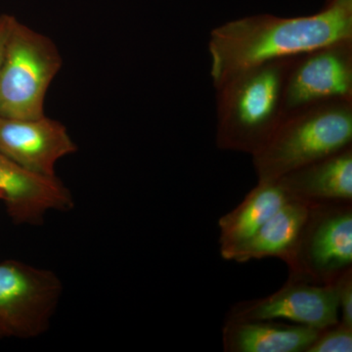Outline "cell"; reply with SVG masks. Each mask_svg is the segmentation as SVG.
I'll use <instances>...</instances> for the list:
<instances>
[{
    "label": "cell",
    "instance_id": "obj_1",
    "mask_svg": "<svg viewBox=\"0 0 352 352\" xmlns=\"http://www.w3.org/2000/svg\"><path fill=\"white\" fill-rule=\"evenodd\" d=\"M344 39H352V0H327L319 12L302 17L248 16L210 32V76L215 85L241 69Z\"/></svg>",
    "mask_w": 352,
    "mask_h": 352
},
{
    "label": "cell",
    "instance_id": "obj_2",
    "mask_svg": "<svg viewBox=\"0 0 352 352\" xmlns=\"http://www.w3.org/2000/svg\"><path fill=\"white\" fill-rule=\"evenodd\" d=\"M296 56L241 69L214 85L219 149L252 156L267 143L283 120L285 82Z\"/></svg>",
    "mask_w": 352,
    "mask_h": 352
},
{
    "label": "cell",
    "instance_id": "obj_3",
    "mask_svg": "<svg viewBox=\"0 0 352 352\" xmlns=\"http://www.w3.org/2000/svg\"><path fill=\"white\" fill-rule=\"evenodd\" d=\"M352 145V100L325 102L287 116L252 164L258 182H275Z\"/></svg>",
    "mask_w": 352,
    "mask_h": 352
},
{
    "label": "cell",
    "instance_id": "obj_4",
    "mask_svg": "<svg viewBox=\"0 0 352 352\" xmlns=\"http://www.w3.org/2000/svg\"><path fill=\"white\" fill-rule=\"evenodd\" d=\"M62 64L52 39L16 20L0 69V118L43 117L46 92Z\"/></svg>",
    "mask_w": 352,
    "mask_h": 352
},
{
    "label": "cell",
    "instance_id": "obj_5",
    "mask_svg": "<svg viewBox=\"0 0 352 352\" xmlns=\"http://www.w3.org/2000/svg\"><path fill=\"white\" fill-rule=\"evenodd\" d=\"M289 277L332 284L352 268V201L308 203Z\"/></svg>",
    "mask_w": 352,
    "mask_h": 352
},
{
    "label": "cell",
    "instance_id": "obj_6",
    "mask_svg": "<svg viewBox=\"0 0 352 352\" xmlns=\"http://www.w3.org/2000/svg\"><path fill=\"white\" fill-rule=\"evenodd\" d=\"M62 283L52 271L17 261L0 263V314L10 336L43 335L56 310Z\"/></svg>",
    "mask_w": 352,
    "mask_h": 352
},
{
    "label": "cell",
    "instance_id": "obj_7",
    "mask_svg": "<svg viewBox=\"0 0 352 352\" xmlns=\"http://www.w3.org/2000/svg\"><path fill=\"white\" fill-rule=\"evenodd\" d=\"M352 100V39L298 55L285 82L283 119L311 106Z\"/></svg>",
    "mask_w": 352,
    "mask_h": 352
},
{
    "label": "cell",
    "instance_id": "obj_8",
    "mask_svg": "<svg viewBox=\"0 0 352 352\" xmlns=\"http://www.w3.org/2000/svg\"><path fill=\"white\" fill-rule=\"evenodd\" d=\"M226 317L287 320L322 330L340 322L337 289L335 283L314 284L289 276L272 295L237 302Z\"/></svg>",
    "mask_w": 352,
    "mask_h": 352
},
{
    "label": "cell",
    "instance_id": "obj_9",
    "mask_svg": "<svg viewBox=\"0 0 352 352\" xmlns=\"http://www.w3.org/2000/svg\"><path fill=\"white\" fill-rule=\"evenodd\" d=\"M66 126L43 117L32 120L0 118V153L25 170L55 177V166L76 151Z\"/></svg>",
    "mask_w": 352,
    "mask_h": 352
},
{
    "label": "cell",
    "instance_id": "obj_10",
    "mask_svg": "<svg viewBox=\"0 0 352 352\" xmlns=\"http://www.w3.org/2000/svg\"><path fill=\"white\" fill-rule=\"evenodd\" d=\"M0 192L16 224L36 226L50 210L67 212L75 206L64 183L25 170L0 153Z\"/></svg>",
    "mask_w": 352,
    "mask_h": 352
},
{
    "label": "cell",
    "instance_id": "obj_11",
    "mask_svg": "<svg viewBox=\"0 0 352 352\" xmlns=\"http://www.w3.org/2000/svg\"><path fill=\"white\" fill-rule=\"evenodd\" d=\"M291 200L352 201V145L277 179Z\"/></svg>",
    "mask_w": 352,
    "mask_h": 352
},
{
    "label": "cell",
    "instance_id": "obj_12",
    "mask_svg": "<svg viewBox=\"0 0 352 352\" xmlns=\"http://www.w3.org/2000/svg\"><path fill=\"white\" fill-rule=\"evenodd\" d=\"M320 331L278 320L226 317L222 344L226 352H307Z\"/></svg>",
    "mask_w": 352,
    "mask_h": 352
},
{
    "label": "cell",
    "instance_id": "obj_13",
    "mask_svg": "<svg viewBox=\"0 0 352 352\" xmlns=\"http://www.w3.org/2000/svg\"><path fill=\"white\" fill-rule=\"evenodd\" d=\"M289 200L277 180L258 182L237 207L219 220L221 258L229 261L233 252Z\"/></svg>",
    "mask_w": 352,
    "mask_h": 352
},
{
    "label": "cell",
    "instance_id": "obj_14",
    "mask_svg": "<svg viewBox=\"0 0 352 352\" xmlns=\"http://www.w3.org/2000/svg\"><path fill=\"white\" fill-rule=\"evenodd\" d=\"M309 205L289 200L270 217L229 261L245 263L252 259L279 258L291 263L305 226Z\"/></svg>",
    "mask_w": 352,
    "mask_h": 352
},
{
    "label": "cell",
    "instance_id": "obj_15",
    "mask_svg": "<svg viewBox=\"0 0 352 352\" xmlns=\"http://www.w3.org/2000/svg\"><path fill=\"white\" fill-rule=\"evenodd\" d=\"M352 328L339 323L322 329L307 352H351Z\"/></svg>",
    "mask_w": 352,
    "mask_h": 352
},
{
    "label": "cell",
    "instance_id": "obj_16",
    "mask_svg": "<svg viewBox=\"0 0 352 352\" xmlns=\"http://www.w3.org/2000/svg\"><path fill=\"white\" fill-rule=\"evenodd\" d=\"M339 305L340 322L352 328V268H349L335 282Z\"/></svg>",
    "mask_w": 352,
    "mask_h": 352
},
{
    "label": "cell",
    "instance_id": "obj_17",
    "mask_svg": "<svg viewBox=\"0 0 352 352\" xmlns=\"http://www.w3.org/2000/svg\"><path fill=\"white\" fill-rule=\"evenodd\" d=\"M16 20L17 19L13 16L6 15V14L0 16V69L3 61L7 41Z\"/></svg>",
    "mask_w": 352,
    "mask_h": 352
},
{
    "label": "cell",
    "instance_id": "obj_18",
    "mask_svg": "<svg viewBox=\"0 0 352 352\" xmlns=\"http://www.w3.org/2000/svg\"><path fill=\"white\" fill-rule=\"evenodd\" d=\"M6 337H10V331H9L8 326H7L3 317L0 314V339Z\"/></svg>",
    "mask_w": 352,
    "mask_h": 352
},
{
    "label": "cell",
    "instance_id": "obj_19",
    "mask_svg": "<svg viewBox=\"0 0 352 352\" xmlns=\"http://www.w3.org/2000/svg\"><path fill=\"white\" fill-rule=\"evenodd\" d=\"M0 200H4V196L3 194L0 192Z\"/></svg>",
    "mask_w": 352,
    "mask_h": 352
}]
</instances>
